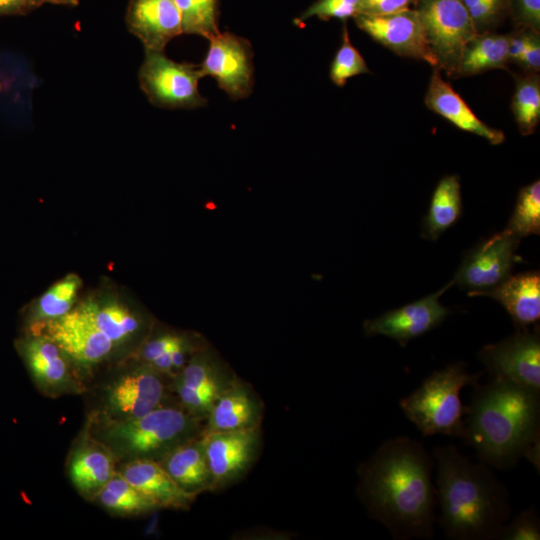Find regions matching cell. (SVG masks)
Listing matches in <instances>:
<instances>
[{
	"label": "cell",
	"instance_id": "ffe728a7",
	"mask_svg": "<svg viewBox=\"0 0 540 540\" xmlns=\"http://www.w3.org/2000/svg\"><path fill=\"white\" fill-rule=\"evenodd\" d=\"M121 474L158 507L185 509L196 498L183 490L164 467L152 459L130 460Z\"/></svg>",
	"mask_w": 540,
	"mask_h": 540
},
{
	"label": "cell",
	"instance_id": "d6986e66",
	"mask_svg": "<svg viewBox=\"0 0 540 540\" xmlns=\"http://www.w3.org/2000/svg\"><path fill=\"white\" fill-rule=\"evenodd\" d=\"M433 68L425 95L426 106L461 130L483 137L493 145L503 143L504 133L482 122L450 84L441 77L440 69Z\"/></svg>",
	"mask_w": 540,
	"mask_h": 540
},
{
	"label": "cell",
	"instance_id": "7c38bea8",
	"mask_svg": "<svg viewBox=\"0 0 540 540\" xmlns=\"http://www.w3.org/2000/svg\"><path fill=\"white\" fill-rule=\"evenodd\" d=\"M29 329L31 334L52 339L70 359L86 366L103 360L114 346L77 308L59 318L30 324Z\"/></svg>",
	"mask_w": 540,
	"mask_h": 540
},
{
	"label": "cell",
	"instance_id": "f546056e",
	"mask_svg": "<svg viewBox=\"0 0 540 540\" xmlns=\"http://www.w3.org/2000/svg\"><path fill=\"white\" fill-rule=\"evenodd\" d=\"M511 108L520 133H534L540 120V78L536 73L517 81Z\"/></svg>",
	"mask_w": 540,
	"mask_h": 540
},
{
	"label": "cell",
	"instance_id": "52a82bcc",
	"mask_svg": "<svg viewBox=\"0 0 540 540\" xmlns=\"http://www.w3.org/2000/svg\"><path fill=\"white\" fill-rule=\"evenodd\" d=\"M199 67L178 63L163 51L145 50L139 70L140 87L155 106L168 109H192L206 105L198 89Z\"/></svg>",
	"mask_w": 540,
	"mask_h": 540
},
{
	"label": "cell",
	"instance_id": "4316f807",
	"mask_svg": "<svg viewBox=\"0 0 540 540\" xmlns=\"http://www.w3.org/2000/svg\"><path fill=\"white\" fill-rule=\"evenodd\" d=\"M462 201L460 181L456 175H447L437 184L423 219L422 232L425 238L435 241L461 216Z\"/></svg>",
	"mask_w": 540,
	"mask_h": 540
},
{
	"label": "cell",
	"instance_id": "9c48e42d",
	"mask_svg": "<svg viewBox=\"0 0 540 540\" xmlns=\"http://www.w3.org/2000/svg\"><path fill=\"white\" fill-rule=\"evenodd\" d=\"M208 40L207 54L199 66L201 76L214 78L232 100L248 97L254 84L250 42L230 32H219Z\"/></svg>",
	"mask_w": 540,
	"mask_h": 540
},
{
	"label": "cell",
	"instance_id": "cb8c5ba5",
	"mask_svg": "<svg viewBox=\"0 0 540 540\" xmlns=\"http://www.w3.org/2000/svg\"><path fill=\"white\" fill-rule=\"evenodd\" d=\"M113 473L110 452L106 447L95 443L75 451L69 465L72 483L85 496H97Z\"/></svg>",
	"mask_w": 540,
	"mask_h": 540
},
{
	"label": "cell",
	"instance_id": "836d02e7",
	"mask_svg": "<svg viewBox=\"0 0 540 540\" xmlns=\"http://www.w3.org/2000/svg\"><path fill=\"white\" fill-rule=\"evenodd\" d=\"M361 0H317L297 19L303 22L310 17L327 21L331 18L346 20L360 13Z\"/></svg>",
	"mask_w": 540,
	"mask_h": 540
},
{
	"label": "cell",
	"instance_id": "30bf717a",
	"mask_svg": "<svg viewBox=\"0 0 540 540\" xmlns=\"http://www.w3.org/2000/svg\"><path fill=\"white\" fill-rule=\"evenodd\" d=\"M211 475V491L239 480L256 460L261 446L260 427L203 433Z\"/></svg>",
	"mask_w": 540,
	"mask_h": 540
},
{
	"label": "cell",
	"instance_id": "277c9868",
	"mask_svg": "<svg viewBox=\"0 0 540 540\" xmlns=\"http://www.w3.org/2000/svg\"><path fill=\"white\" fill-rule=\"evenodd\" d=\"M205 421L180 406L161 405L126 421L112 422L103 436L121 456L159 461L171 450L203 434Z\"/></svg>",
	"mask_w": 540,
	"mask_h": 540
},
{
	"label": "cell",
	"instance_id": "b9f144b4",
	"mask_svg": "<svg viewBox=\"0 0 540 540\" xmlns=\"http://www.w3.org/2000/svg\"><path fill=\"white\" fill-rule=\"evenodd\" d=\"M31 9L27 0H0V16L23 14Z\"/></svg>",
	"mask_w": 540,
	"mask_h": 540
},
{
	"label": "cell",
	"instance_id": "f35d334b",
	"mask_svg": "<svg viewBox=\"0 0 540 540\" xmlns=\"http://www.w3.org/2000/svg\"><path fill=\"white\" fill-rule=\"evenodd\" d=\"M415 0H361L360 13L386 15L410 8Z\"/></svg>",
	"mask_w": 540,
	"mask_h": 540
},
{
	"label": "cell",
	"instance_id": "5b68a950",
	"mask_svg": "<svg viewBox=\"0 0 540 540\" xmlns=\"http://www.w3.org/2000/svg\"><path fill=\"white\" fill-rule=\"evenodd\" d=\"M481 374L469 373L463 362L453 363L431 373L399 405L423 436L463 438L467 409L461 402L460 391L467 385L476 387Z\"/></svg>",
	"mask_w": 540,
	"mask_h": 540
},
{
	"label": "cell",
	"instance_id": "7402d4cb",
	"mask_svg": "<svg viewBox=\"0 0 540 540\" xmlns=\"http://www.w3.org/2000/svg\"><path fill=\"white\" fill-rule=\"evenodd\" d=\"M158 462L186 492L198 496L211 490L203 434L174 448Z\"/></svg>",
	"mask_w": 540,
	"mask_h": 540
},
{
	"label": "cell",
	"instance_id": "ab89813d",
	"mask_svg": "<svg viewBox=\"0 0 540 540\" xmlns=\"http://www.w3.org/2000/svg\"><path fill=\"white\" fill-rule=\"evenodd\" d=\"M529 73H536L540 68V37L539 33L532 31L527 47L519 63Z\"/></svg>",
	"mask_w": 540,
	"mask_h": 540
},
{
	"label": "cell",
	"instance_id": "8992f818",
	"mask_svg": "<svg viewBox=\"0 0 540 540\" xmlns=\"http://www.w3.org/2000/svg\"><path fill=\"white\" fill-rule=\"evenodd\" d=\"M420 18L437 68L455 77L466 44L476 32L462 0H415Z\"/></svg>",
	"mask_w": 540,
	"mask_h": 540
},
{
	"label": "cell",
	"instance_id": "d6a6232c",
	"mask_svg": "<svg viewBox=\"0 0 540 540\" xmlns=\"http://www.w3.org/2000/svg\"><path fill=\"white\" fill-rule=\"evenodd\" d=\"M364 73H369V68L360 52L352 45L344 25L341 45L331 63L330 79L342 87L349 78Z\"/></svg>",
	"mask_w": 540,
	"mask_h": 540
},
{
	"label": "cell",
	"instance_id": "d4e9b609",
	"mask_svg": "<svg viewBox=\"0 0 540 540\" xmlns=\"http://www.w3.org/2000/svg\"><path fill=\"white\" fill-rule=\"evenodd\" d=\"M77 309L114 344L130 338L140 328L137 315L116 300L89 299Z\"/></svg>",
	"mask_w": 540,
	"mask_h": 540
},
{
	"label": "cell",
	"instance_id": "5bb4252c",
	"mask_svg": "<svg viewBox=\"0 0 540 540\" xmlns=\"http://www.w3.org/2000/svg\"><path fill=\"white\" fill-rule=\"evenodd\" d=\"M453 284L451 281L429 296L366 320L363 324L365 334L383 335L405 346L410 340L435 329L450 314L439 298Z\"/></svg>",
	"mask_w": 540,
	"mask_h": 540
},
{
	"label": "cell",
	"instance_id": "8fae6325",
	"mask_svg": "<svg viewBox=\"0 0 540 540\" xmlns=\"http://www.w3.org/2000/svg\"><path fill=\"white\" fill-rule=\"evenodd\" d=\"M519 241L506 229L493 235L466 255L453 282L471 296L496 287L510 275Z\"/></svg>",
	"mask_w": 540,
	"mask_h": 540
},
{
	"label": "cell",
	"instance_id": "60d3db41",
	"mask_svg": "<svg viewBox=\"0 0 540 540\" xmlns=\"http://www.w3.org/2000/svg\"><path fill=\"white\" fill-rule=\"evenodd\" d=\"M531 32L530 29H520L517 33L509 35L508 62L519 63L527 47Z\"/></svg>",
	"mask_w": 540,
	"mask_h": 540
},
{
	"label": "cell",
	"instance_id": "ba28073f",
	"mask_svg": "<svg viewBox=\"0 0 540 540\" xmlns=\"http://www.w3.org/2000/svg\"><path fill=\"white\" fill-rule=\"evenodd\" d=\"M479 360L493 377L540 392V334L538 326L517 328L515 334L479 351Z\"/></svg>",
	"mask_w": 540,
	"mask_h": 540
},
{
	"label": "cell",
	"instance_id": "74e56055",
	"mask_svg": "<svg viewBox=\"0 0 540 540\" xmlns=\"http://www.w3.org/2000/svg\"><path fill=\"white\" fill-rule=\"evenodd\" d=\"M185 337L167 333L159 335L148 341L141 351V358L146 365L151 364L161 355L174 350L179 345L185 343Z\"/></svg>",
	"mask_w": 540,
	"mask_h": 540
},
{
	"label": "cell",
	"instance_id": "7a4b0ae2",
	"mask_svg": "<svg viewBox=\"0 0 540 540\" xmlns=\"http://www.w3.org/2000/svg\"><path fill=\"white\" fill-rule=\"evenodd\" d=\"M465 435L485 464L505 470L526 458L539 471L540 392L500 377L474 387Z\"/></svg>",
	"mask_w": 540,
	"mask_h": 540
},
{
	"label": "cell",
	"instance_id": "ee69618b",
	"mask_svg": "<svg viewBox=\"0 0 540 540\" xmlns=\"http://www.w3.org/2000/svg\"><path fill=\"white\" fill-rule=\"evenodd\" d=\"M51 3L54 4H66V5H76L78 0H52Z\"/></svg>",
	"mask_w": 540,
	"mask_h": 540
},
{
	"label": "cell",
	"instance_id": "2e32d148",
	"mask_svg": "<svg viewBox=\"0 0 540 540\" xmlns=\"http://www.w3.org/2000/svg\"><path fill=\"white\" fill-rule=\"evenodd\" d=\"M126 24L145 50L164 51L173 38L183 34L174 0H130Z\"/></svg>",
	"mask_w": 540,
	"mask_h": 540
},
{
	"label": "cell",
	"instance_id": "f6af8a7d",
	"mask_svg": "<svg viewBox=\"0 0 540 540\" xmlns=\"http://www.w3.org/2000/svg\"><path fill=\"white\" fill-rule=\"evenodd\" d=\"M0 90H1V82H0Z\"/></svg>",
	"mask_w": 540,
	"mask_h": 540
},
{
	"label": "cell",
	"instance_id": "603a6c76",
	"mask_svg": "<svg viewBox=\"0 0 540 540\" xmlns=\"http://www.w3.org/2000/svg\"><path fill=\"white\" fill-rule=\"evenodd\" d=\"M236 378L213 353L201 350L192 355L174 376L173 387L200 393L212 408L217 398Z\"/></svg>",
	"mask_w": 540,
	"mask_h": 540
},
{
	"label": "cell",
	"instance_id": "ac0fdd59",
	"mask_svg": "<svg viewBox=\"0 0 540 540\" xmlns=\"http://www.w3.org/2000/svg\"><path fill=\"white\" fill-rule=\"evenodd\" d=\"M262 410L253 389L236 378L214 402L203 433L260 427Z\"/></svg>",
	"mask_w": 540,
	"mask_h": 540
},
{
	"label": "cell",
	"instance_id": "4fadbf2b",
	"mask_svg": "<svg viewBox=\"0 0 540 540\" xmlns=\"http://www.w3.org/2000/svg\"><path fill=\"white\" fill-rule=\"evenodd\" d=\"M354 19L362 31L394 53L437 67L415 9L408 8L386 15L358 14Z\"/></svg>",
	"mask_w": 540,
	"mask_h": 540
},
{
	"label": "cell",
	"instance_id": "e575fe53",
	"mask_svg": "<svg viewBox=\"0 0 540 540\" xmlns=\"http://www.w3.org/2000/svg\"><path fill=\"white\" fill-rule=\"evenodd\" d=\"M499 539L539 540L540 521L537 511L534 508H529L517 514L503 526Z\"/></svg>",
	"mask_w": 540,
	"mask_h": 540
},
{
	"label": "cell",
	"instance_id": "44dd1931",
	"mask_svg": "<svg viewBox=\"0 0 540 540\" xmlns=\"http://www.w3.org/2000/svg\"><path fill=\"white\" fill-rule=\"evenodd\" d=\"M497 300L511 316L517 328L535 324L540 318V275L530 271L509 275L496 287L483 292Z\"/></svg>",
	"mask_w": 540,
	"mask_h": 540
},
{
	"label": "cell",
	"instance_id": "484cf974",
	"mask_svg": "<svg viewBox=\"0 0 540 540\" xmlns=\"http://www.w3.org/2000/svg\"><path fill=\"white\" fill-rule=\"evenodd\" d=\"M509 35L483 32L474 36L463 49L455 77L472 76L506 67Z\"/></svg>",
	"mask_w": 540,
	"mask_h": 540
},
{
	"label": "cell",
	"instance_id": "d590c367",
	"mask_svg": "<svg viewBox=\"0 0 540 540\" xmlns=\"http://www.w3.org/2000/svg\"><path fill=\"white\" fill-rule=\"evenodd\" d=\"M508 9V0H480L468 10L476 32L483 33L494 24Z\"/></svg>",
	"mask_w": 540,
	"mask_h": 540
},
{
	"label": "cell",
	"instance_id": "4dcf8cb0",
	"mask_svg": "<svg viewBox=\"0 0 540 540\" xmlns=\"http://www.w3.org/2000/svg\"><path fill=\"white\" fill-rule=\"evenodd\" d=\"M183 33L210 39L219 31V0H174Z\"/></svg>",
	"mask_w": 540,
	"mask_h": 540
},
{
	"label": "cell",
	"instance_id": "7bdbcfd3",
	"mask_svg": "<svg viewBox=\"0 0 540 540\" xmlns=\"http://www.w3.org/2000/svg\"><path fill=\"white\" fill-rule=\"evenodd\" d=\"M31 8H36L44 3H51L52 0H27Z\"/></svg>",
	"mask_w": 540,
	"mask_h": 540
},
{
	"label": "cell",
	"instance_id": "1f68e13d",
	"mask_svg": "<svg viewBox=\"0 0 540 540\" xmlns=\"http://www.w3.org/2000/svg\"><path fill=\"white\" fill-rule=\"evenodd\" d=\"M518 239L540 232V182L523 187L518 194L514 212L505 228Z\"/></svg>",
	"mask_w": 540,
	"mask_h": 540
},
{
	"label": "cell",
	"instance_id": "9a60e30c",
	"mask_svg": "<svg viewBox=\"0 0 540 540\" xmlns=\"http://www.w3.org/2000/svg\"><path fill=\"white\" fill-rule=\"evenodd\" d=\"M163 374L144 364L118 378L107 393L113 422L141 417L164 404Z\"/></svg>",
	"mask_w": 540,
	"mask_h": 540
},
{
	"label": "cell",
	"instance_id": "e0dca14e",
	"mask_svg": "<svg viewBox=\"0 0 540 540\" xmlns=\"http://www.w3.org/2000/svg\"><path fill=\"white\" fill-rule=\"evenodd\" d=\"M18 353L35 383L47 392H63L72 387L68 356L50 338L30 334L17 341Z\"/></svg>",
	"mask_w": 540,
	"mask_h": 540
},
{
	"label": "cell",
	"instance_id": "8d00e7d4",
	"mask_svg": "<svg viewBox=\"0 0 540 540\" xmlns=\"http://www.w3.org/2000/svg\"><path fill=\"white\" fill-rule=\"evenodd\" d=\"M508 9L520 29L540 31V0H508Z\"/></svg>",
	"mask_w": 540,
	"mask_h": 540
},
{
	"label": "cell",
	"instance_id": "6da1fadb",
	"mask_svg": "<svg viewBox=\"0 0 540 540\" xmlns=\"http://www.w3.org/2000/svg\"><path fill=\"white\" fill-rule=\"evenodd\" d=\"M435 461L418 441L383 442L359 469L358 495L369 515L398 540L431 539L437 521Z\"/></svg>",
	"mask_w": 540,
	"mask_h": 540
},
{
	"label": "cell",
	"instance_id": "83f0119b",
	"mask_svg": "<svg viewBox=\"0 0 540 540\" xmlns=\"http://www.w3.org/2000/svg\"><path fill=\"white\" fill-rule=\"evenodd\" d=\"M101 504L107 509L123 514H140L159 508L142 494L121 473L114 472L98 493Z\"/></svg>",
	"mask_w": 540,
	"mask_h": 540
},
{
	"label": "cell",
	"instance_id": "f1b7e54d",
	"mask_svg": "<svg viewBox=\"0 0 540 540\" xmlns=\"http://www.w3.org/2000/svg\"><path fill=\"white\" fill-rule=\"evenodd\" d=\"M80 286L81 280L75 274L55 283L30 310V324L56 319L72 310Z\"/></svg>",
	"mask_w": 540,
	"mask_h": 540
},
{
	"label": "cell",
	"instance_id": "3957f363",
	"mask_svg": "<svg viewBox=\"0 0 540 540\" xmlns=\"http://www.w3.org/2000/svg\"><path fill=\"white\" fill-rule=\"evenodd\" d=\"M437 464L439 526L447 539H499L511 506L504 484L483 463H474L452 444L433 450Z\"/></svg>",
	"mask_w": 540,
	"mask_h": 540
}]
</instances>
